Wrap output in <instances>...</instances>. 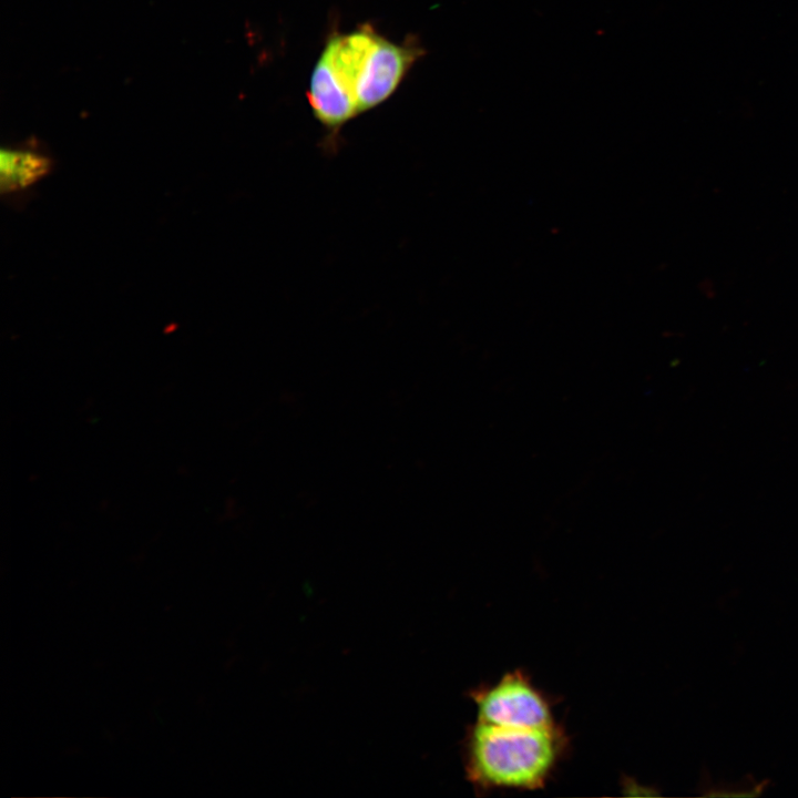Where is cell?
I'll list each match as a JSON object with an SVG mask.
<instances>
[{"label": "cell", "instance_id": "cell-3", "mask_svg": "<svg viewBox=\"0 0 798 798\" xmlns=\"http://www.w3.org/2000/svg\"><path fill=\"white\" fill-rule=\"evenodd\" d=\"M422 54L423 50L416 43L397 44L377 34L365 57L355 88L359 113L386 101Z\"/></svg>", "mask_w": 798, "mask_h": 798}, {"label": "cell", "instance_id": "cell-1", "mask_svg": "<svg viewBox=\"0 0 798 798\" xmlns=\"http://www.w3.org/2000/svg\"><path fill=\"white\" fill-rule=\"evenodd\" d=\"M564 744L559 726L531 729L477 722L467 740V773L482 789H536L549 779Z\"/></svg>", "mask_w": 798, "mask_h": 798}, {"label": "cell", "instance_id": "cell-2", "mask_svg": "<svg viewBox=\"0 0 798 798\" xmlns=\"http://www.w3.org/2000/svg\"><path fill=\"white\" fill-rule=\"evenodd\" d=\"M477 722L488 725L543 729L557 726L551 705L529 677L519 671L472 693Z\"/></svg>", "mask_w": 798, "mask_h": 798}, {"label": "cell", "instance_id": "cell-5", "mask_svg": "<svg viewBox=\"0 0 798 798\" xmlns=\"http://www.w3.org/2000/svg\"><path fill=\"white\" fill-rule=\"evenodd\" d=\"M51 168V160L41 153L2 149L0 153L1 193L13 194L27 190L44 178Z\"/></svg>", "mask_w": 798, "mask_h": 798}, {"label": "cell", "instance_id": "cell-4", "mask_svg": "<svg viewBox=\"0 0 798 798\" xmlns=\"http://www.w3.org/2000/svg\"><path fill=\"white\" fill-rule=\"evenodd\" d=\"M308 100L315 117L331 136L359 114L354 99L341 88L331 66L320 55L310 78Z\"/></svg>", "mask_w": 798, "mask_h": 798}]
</instances>
